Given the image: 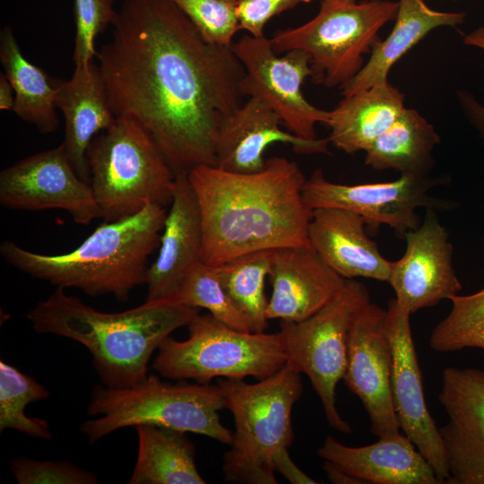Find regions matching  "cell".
Masks as SVG:
<instances>
[{"label": "cell", "mask_w": 484, "mask_h": 484, "mask_svg": "<svg viewBox=\"0 0 484 484\" xmlns=\"http://www.w3.org/2000/svg\"><path fill=\"white\" fill-rule=\"evenodd\" d=\"M96 56L110 108L137 120L174 173L216 165L223 122L243 103L231 46L206 41L171 0H123Z\"/></svg>", "instance_id": "6da1fadb"}, {"label": "cell", "mask_w": 484, "mask_h": 484, "mask_svg": "<svg viewBox=\"0 0 484 484\" xmlns=\"http://www.w3.org/2000/svg\"><path fill=\"white\" fill-rule=\"evenodd\" d=\"M187 178L202 216L201 261L217 266L255 251L309 246L307 178L295 161L272 157L255 173L201 165Z\"/></svg>", "instance_id": "7a4b0ae2"}, {"label": "cell", "mask_w": 484, "mask_h": 484, "mask_svg": "<svg viewBox=\"0 0 484 484\" xmlns=\"http://www.w3.org/2000/svg\"><path fill=\"white\" fill-rule=\"evenodd\" d=\"M199 308L169 301H145L134 308L106 313L56 288L25 317L38 333L71 339L92 357L103 385H134L148 376L155 350L172 332L187 326Z\"/></svg>", "instance_id": "3957f363"}, {"label": "cell", "mask_w": 484, "mask_h": 484, "mask_svg": "<svg viewBox=\"0 0 484 484\" xmlns=\"http://www.w3.org/2000/svg\"><path fill=\"white\" fill-rule=\"evenodd\" d=\"M167 213L163 205L149 203L136 214L101 223L65 254L43 255L10 240L1 243L0 254L17 270L56 288L125 302L146 282L148 259L160 246Z\"/></svg>", "instance_id": "277c9868"}, {"label": "cell", "mask_w": 484, "mask_h": 484, "mask_svg": "<svg viewBox=\"0 0 484 484\" xmlns=\"http://www.w3.org/2000/svg\"><path fill=\"white\" fill-rule=\"evenodd\" d=\"M217 385L235 425L229 449L223 456L224 480L276 484L272 460L279 450L293 442L291 413L303 391L300 374L285 364L255 384L220 378Z\"/></svg>", "instance_id": "5b68a950"}, {"label": "cell", "mask_w": 484, "mask_h": 484, "mask_svg": "<svg viewBox=\"0 0 484 484\" xmlns=\"http://www.w3.org/2000/svg\"><path fill=\"white\" fill-rule=\"evenodd\" d=\"M223 408L218 385H171L149 374L128 387L96 385L87 413L98 418L84 421L81 431L92 445L122 428L148 424L200 434L229 445L233 433L221 423L218 413Z\"/></svg>", "instance_id": "8992f818"}, {"label": "cell", "mask_w": 484, "mask_h": 484, "mask_svg": "<svg viewBox=\"0 0 484 484\" xmlns=\"http://www.w3.org/2000/svg\"><path fill=\"white\" fill-rule=\"evenodd\" d=\"M87 161L100 218L117 220L147 204L172 201L175 175L149 132L134 118L115 123L91 141Z\"/></svg>", "instance_id": "52a82bcc"}, {"label": "cell", "mask_w": 484, "mask_h": 484, "mask_svg": "<svg viewBox=\"0 0 484 484\" xmlns=\"http://www.w3.org/2000/svg\"><path fill=\"white\" fill-rule=\"evenodd\" d=\"M398 6L389 0H321L312 20L277 30L271 44L278 55L307 52L314 83L341 88L361 70L363 55L371 52L380 29L395 19Z\"/></svg>", "instance_id": "ba28073f"}, {"label": "cell", "mask_w": 484, "mask_h": 484, "mask_svg": "<svg viewBox=\"0 0 484 484\" xmlns=\"http://www.w3.org/2000/svg\"><path fill=\"white\" fill-rule=\"evenodd\" d=\"M187 327L186 340L169 336L158 349L152 368L165 378L200 384L215 377L263 379L286 364L279 333L242 332L210 313L197 314Z\"/></svg>", "instance_id": "9c48e42d"}, {"label": "cell", "mask_w": 484, "mask_h": 484, "mask_svg": "<svg viewBox=\"0 0 484 484\" xmlns=\"http://www.w3.org/2000/svg\"><path fill=\"white\" fill-rule=\"evenodd\" d=\"M368 302L367 287L354 279H346L341 290L320 310L300 322L281 321L278 332L286 365L308 376L328 424L345 434L352 428L337 410L335 391L347 368L353 319Z\"/></svg>", "instance_id": "30bf717a"}, {"label": "cell", "mask_w": 484, "mask_h": 484, "mask_svg": "<svg viewBox=\"0 0 484 484\" xmlns=\"http://www.w3.org/2000/svg\"><path fill=\"white\" fill-rule=\"evenodd\" d=\"M231 48L245 69L241 84L245 96L264 101L296 136L318 139L315 125H327L330 111L315 108L302 93V84L312 75L310 56L293 49L278 56L264 36L243 35Z\"/></svg>", "instance_id": "8fae6325"}, {"label": "cell", "mask_w": 484, "mask_h": 484, "mask_svg": "<svg viewBox=\"0 0 484 484\" xmlns=\"http://www.w3.org/2000/svg\"><path fill=\"white\" fill-rule=\"evenodd\" d=\"M437 184L428 176L401 174L396 180L381 183L345 185L328 180L322 169L315 170L306 179L302 195L310 210L337 208L361 216L366 224L377 229L387 225L403 235L418 228L419 207L448 210L450 201L430 195Z\"/></svg>", "instance_id": "7c38bea8"}, {"label": "cell", "mask_w": 484, "mask_h": 484, "mask_svg": "<svg viewBox=\"0 0 484 484\" xmlns=\"http://www.w3.org/2000/svg\"><path fill=\"white\" fill-rule=\"evenodd\" d=\"M0 203L13 210H63L81 225L101 216L91 184L78 176L63 143L4 169Z\"/></svg>", "instance_id": "4fadbf2b"}, {"label": "cell", "mask_w": 484, "mask_h": 484, "mask_svg": "<svg viewBox=\"0 0 484 484\" xmlns=\"http://www.w3.org/2000/svg\"><path fill=\"white\" fill-rule=\"evenodd\" d=\"M393 367L386 310L368 302L357 313L350 330L343 380L360 399L370 419V430L379 438L401 433L393 403Z\"/></svg>", "instance_id": "5bb4252c"}, {"label": "cell", "mask_w": 484, "mask_h": 484, "mask_svg": "<svg viewBox=\"0 0 484 484\" xmlns=\"http://www.w3.org/2000/svg\"><path fill=\"white\" fill-rule=\"evenodd\" d=\"M436 211L427 208L422 223L404 234V255L393 262L387 281L399 306L411 315L462 290L453 267V246Z\"/></svg>", "instance_id": "9a60e30c"}, {"label": "cell", "mask_w": 484, "mask_h": 484, "mask_svg": "<svg viewBox=\"0 0 484 484\" xmlns=\"http://www.w3.org/2000/svg\"><path fill=\"white\" fill-rule=\"evenodd\" d=\"M410 316L395 298L388 302L386 325L393 357V403L400 429L428 462L440 483H445L449 476L445 454L426 404Z\"/></svg>", "instance_id": "2e32d148"}, {"label": "cell", "mask_w": 484, "mask_h": 484, "mask_svg": "<svg viewBox=\"0 0 484 484\" xmlns=\"http://www.w3.org/2000/svg\"><path fill=\"white\" fill-rule=\"evenodd\" d=\"M438 400L448 420L439 428L447 484H484V369L447 367Z\"/></svg>", "instance_id": "e0dca14e"}, {"label": "cell", "mask_w": 484, "mask_h": 484, "mask_svg": "<svg viewBox=\"0 0 484 484\" xmlns=\"http://www.w3.org/2000/svg\"><path fill=\"white\" fill-rule=\"evenodd\" d=\"M270 260L268 278L272 293L266 311L269 320L307 319L331 301L346 281L310 246L272 249Z\"/></svg>", "instance_id": "ac0fdd59"}, {"label": "cell", "mask_w": 484, "mask_h": 484, "mask_svg": "<svg viewBox=\"0 0 484 484\" xmlns=\"http://www.w3.org/2000/svg\"><path fill=\"white\" fill-rule=\"evenodd\" d=\"M203 224L196 195L187 175L175 177L172 201L160 237L159 253L149 265L145 301L174 302L188 271L201 261Z\"/></svg>", "instance_id": "d6986e66"}, {"label": "cell", "mask_w": 484, "mask_h": 484, "mask_svg": "<svg viewBox=\"0 0 484 484\" xmlns=\"http://www.w3.org/2000/svg\"><path fill=\"white\" fill-rule=\"evenodd\" d=\"M281 125V117L269 105L249 97L220 128L215 166L234 173L258 172L266 164L264 151L273 143L290 144L299 154L328 152V139H302L283 131Z\"/></svg>", "instance_id": "ffe728a7"}, {"label": "cell", "mask_w": 484, "mask_h": 484, "mask_svg": "<svg viewBox=\"0 0 484 484\" xmlns=\"http://www.w3.org/2000/svg\"><path fill=\"white\" fill-rule=\"evenodd\" d=\"M364 219L347 210L312 211L309 246L344 279L358 277L387 281L393 262L385 259L365 229Z\"/></svg>", "instance_id": "44dd1931"}, {"label": "cell", "mask_w": 484, "mask_h": 484, "mask_svg": "<svg viewBox=\"0 0 484 484\" xmlns=\"http://www.w3.org/2000/svg\"><path fill=\"white\" fill-rule=\"evenodd\" d=\"M317 454L365 483L440 484L428 462L402 433L359 447L328 436Z\"/></svg>", "instance_id": "7402d4cb"}, {"label": "cell", "mask_w": 484, "mask_h": 484, "mask_svg": "<svg viewBox=\"0 0 484 484\" xmlns=\"http://www.w3.org/2000/svg\"><path fill=\"white\" fill-rule=\"evenodd\" d=\"M56 106L65 118L62 143L78 176L90 183L88 148L97 135L116 121L98 65H75L68 81L59 82Z\"/></svg>", "instance_id": "603a6c76"}, {"label": "cell", "mask_w": 484, "mask_h": 484, "mask_svg": "<svg viewBox=\"0 0 484 484\" xmlns=\"http://www.w3.org/2000/svg\"><path fill=\"white\" fill-rule=\"evenodd\" d=\"M405 108L404 95L388 82L343 96L330 111L328 142L349 154L365 151Z\"/></svg>", "instance_id": "cb8c5ba5"}, {"label": "cell", "mask_w": 484, "mask_h": 484, "mask_svg": "<svg viewBox=\"0 0 484 484\" xmlns=\"http://www.w3.org/2000/svg\"><path fill=\"white\" fill-rule=\"evenodd\" d=\"M394 26L384 40L378 39L361 70L341 89L342 96L387 82L392 66L432 30L463 22L464 13L438 12L424 0H400Z\"/></svg>", "instance_id": "d4e9b609"}, {"label": "cell", "mask_w": 484, "mask_h": 484, "mask_svg": "<svg viewBox=\"0 0 484 484\" xmlns=\"http://www.w3.org/2000/svg\"><path fill=\"white\" fill-rule=\"evenodd\" d=\"M138 453L129 484H204L186 432L155 425L135 427Z\"/></svg>", "instance_id": "484cf974"}, {"label": "cell", "mask_w": 484, "mask_h": 484, "mask_svg": "<svg viewBox=\"0 0 484 484\" xmlns=\"http://www.w3.org/2000/svg\"><path fill=\"white\" fill-rule=\"evenodd\" d=\"M0 61L14 90L13 111L41 134L55 132L59 125L56 106L59 82H53L40 67L23 56L9 27L1 31Z\"/></svg>", "instance_id": "4316f807"}, {"label": "cell", "mask_w": 484, "mask_h": 484, "mask_svg": "<svg viewBox=\"0 0 484 484\" xmlns=\"http://www.w3.org/2000/svg\"><path fill=\"white\" fill-rule=\"evenodd\" d=\"M439 142L431 124L417 110L405 108L365 151V164L376 170L428 176L433 165L432 151Z\"/></svg>", "instance_id": "83f0119b"}, {"label": "cell", "mask_w": 484, "mask_h": 484, "mask_svg": "<svg viewBox=\"0 0 484 484\" xmlns=\"http://www.w3.org/2000/svg\"><path fill=\"white\" fill-rule=\"evenodd\" d=\"M271 250L241 255L216 266L227 294L249 320L254 333H264L268 326L269 299L264 283L270 272Z\"/></svg>", "instance_id": "f1b7e54d"}, {"label": "cell", "mask_w": 484, "mask_h": 484, "mask_svg": "<svg viewBox=\"0 0 484 484\" xmlns=\"http://www.w3.org/2000/svg\"><path fill=\"white\" fill-rule=\"evenodd\" d=\"M49 396L48 389L13 366L0 361V430L10 428L31 437L51 440L47 420L25 414L28 404Z\"/></svg>", "instance_id": "f546056e"}, {"label": "cell", "mask_w": 484, "mask_h": 484, "mask_svg": "<svg viewBox=\"0 0 484 484\" xmlns=\"http://www.w3.org/2000/svg\"><path fill=\"white\" fill-rule=\"evenodd\" d=\"M449 314L433 329L429 346L437 352L465 348L484 350V287L470 295L455 294Z\"/></svg>", "instance_id": "4dcf8cb0"}, {"label": "cell", "mask_w": 484, "mask_h": 484, "mask_svg": "<svg viewBox=\"0 0 484 484\" xmlns=\"http://www.w3.org/2000/svg\"><path fill=\"white\" fill-rule=\"evenodd\" d=\"M174 302L205 308L221 323L236 330L252 332L249 320L227 294L216 266L199 261L186 273Z\"/></svg>", "instance_id": "1f68e13d"}, {"label": "cell", "mask_w": 484, "mask_h": 484, "mask_svg": "<svg viewBox=\"0 0 484 484\" xmlns=\"http://www.w3.org/2000/svg\"><path fill=\"white\" fill-rule=\"evenodd\" d=\"M194 23L203 38L220 46H231L241 30L238 0H171Z\"/></svg>", "instance_id": "d6a6232c"}, {"label": "cell", "mask_w": 484, "mask_h": 484, "mask_svg": "<svg viewBox=\"0 0 484 484\" xmlns=\"http://www.w3.org/2000/svg\"><path fill=\"white\" fill-rule=\"evenodd\" d=\"M113 0H74L75 38L73 61L75 65L94 61V41L114 23L117 12Z\"/></svg>", "instance_id": "836d02e7"}, {"label": "cell", "mask_w": 484, "mask_h": 484, "mask_svg": "<svg viewBox=\"0 0 484 484\" xmlns=\"http://www.w3.org/2000/svg\"><path fill=\"white\" fill-rule=\"evenodd\" d=\"M11 471L20 484H97L99 479L66 461H38L18 456L12 460Z\"/></svg>", "instance_id": "e575fe53"}, {"label": "cell", "mask_w": 484, "mask_h": 484, "mask_svg": "<svg viewBox=\"0 0 484 484\" xmlns=\"http://www.w3.org/2000/svg\"><path fill=\"white\" fill-rule=\"evenodd\" d=\"M311 0H238V17L241 30L253 37H263L267 22L275 15Z\"/></svg>", "instance_id": "d590c367"}, {"label": "cell", "mask_w": 484, "mask_h": 484, "mask_svg": "<svg viewBox=\"0 0 484 484\" xmlns=\"http://www.w3.org/2000/svg\"><path fill=\"white\" fill-rule=\"evenodd\" d=\"M288 449L289 448H281L273 456L272 463L274 471L281 473L292 484L318 483L296 465L290 458Z\"/></svg>", "instance_id": "8d00e7d4"}, {"label": "cell", "mask_w": 484, "mask_h": 484, "mask_svg": "<svg viewBox=\"0 0 484 484\" xmlns=\"http://www.w3.org/2000/svg\"><path fill=\"white\" fill-rule=\"evenodd\" d=\"M459 99L468 119L484 138V106L467 92L460 91Z\"/></svg>", "instance_id": "74e56055"}, {"label": "cell", "mask_w": 484, "mask_h": 484, "mask_svg": "<svg viewBox=\"0 0 484 484\" xmlns=\"http://www.w3.org/2000/svg\"><path fill=\"white\" fill-rule=\"evenodd\" d=\"M323 469L325 471L328 480L336 484H362L365 483L359 479H357L349 473L345 472L333 463L325 461L323 464Z\"/></svg>", "instance_id": "f35d334b"}, {"label": "cell", "mask_w": 484, "mask_h": 484, "mask_svg": "<svg viewBox=\"0 0 484 484\" xmlns=\"http://www.w3.org/2000/svg\"><path fill=\"white\" fill-rule=\"evenodd\" d=\"M15 101L14 90L5 74H0V109L13 110Z\"/></svg>", "instance_id": "ab89813d"}, {"label": "cell", "mask_w": 484, "mask_h": 484, "mask_svg": "<svg viewBox=\"0 0 484 484\" xmlns=\"http://www.w3.org/2000/svg\"><path fill=\"white\" fill-rule=\"evenodd\" d=\"M464 43L484 49V27H480L464 38Z\"/></svg>", "instance_id": "60d3db41"}]
</instances>
